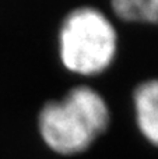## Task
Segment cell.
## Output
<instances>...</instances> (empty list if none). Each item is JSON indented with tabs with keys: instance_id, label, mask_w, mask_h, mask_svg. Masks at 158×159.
Masks as SVG:
<instances>
[{
	"instance_id": "obj_1",
	"label": "cell",
	"mask_w": 158,
	"mask_h": 159,
	"mask_svg": "<svg viewBox=\"0 0 158 159\" xmlns=\"http://www.w3.org/2000/svg\"><path fill=\"white\" fill-rule=\"evenodd\" d=\"M104 98L90 87L73 88L62 101L49 102L39 113V133L50 149L62 155L86 151L109 124Z\"/></svg>"
},
{
	"instance_id": "obj_2",
	"label": "cell",
	"mask_w": 158,
	"mask_h": 159,
	"mask_svg": "<svg viewBox=\"0 0 158 159\" xmlns=\"http://www.w3.org/2000/svg\"><path fill=\"white\" fill-rule=\"evenodd\" d=\"M60 57L67 70L95 75L106 70L116 55V31L105 14L81 7L64 18L60 28Z\"/></svg>"
},
{
	"instance_id": "obj_3",
	"label": "cell",
	"mask_w": 158,
	"mask_h": 159,
	"mask_svg": "<svg viewBox=\"0 0 158 159\" xmlns=\"http://www.w3.org/2000/svg\"><path fill=\"white\" fill-rule=\"evenodd\" d=\"M134 106L142 134L158 147V80H150L137 87Z\"/></svg>"
},
{
	"instance_id": "obj_4",
	"label": "cell",
	"mask_w": 158,
	"mask_h": 159,
	"mask_svg": "<svg viewBox=\"0 0 158 159\" xmlns=\"http://www.w3.org/2000/svg\"><path fill=\"white\" fill-rule=\"evenodd\" d=\"M112 7L125 21L158 24V0H112Z\"/></svg>"
}]
</instances>
